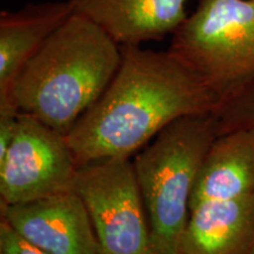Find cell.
<instances>
[{"mask_svg": "<svg viewBox=\"0 0 254 254\" xmlns=\"http://www.w3.org/2000/svg\"><path fill=\"white\" fill-rule=\"evenodd\" d=\"M120 67L66 135L79 165L129 158L171 123L214 113L220 99L170 51L122 46Z\"/></svg>", "mask_w": 254, "mask_h": 254, "instance_id": "1", "label": "cell"}, {"mask_svg": "<svg viewBox=\"0 0 254 254\" xmlns=\"http://www.w3.org/2000/svg\"><path fill=\"white\" fill-rule=\"evenodd\" d=\"M122 60V45L74 12L27 63L9 100L0 105H13L67 135L104 94Z\"/></svg>", "mask_w": 254, "mask_h": 254, "instance_id": "2", "label": "cell"}, {"mask_svg": "<svg viewBox=\"0 0 254 254\" xmlns=\"http://www.w3.org/2000/svg\"><path fill=\"white\" fill-rule=\"evenodd\" d=\"M217 136L213 113L183 117L135 155L133 166L157 254H180L193 189Z\"/></svg>", "mask_w": 254, "mask_h": 254, "instance_id": "3", "label": "cell"}, {"mask_svg": "<svg viewBox=\"0 0 254 254\" xmlns=\"http://www.w3.org/2000/svg\"><path fill=\"white\" fill-rule=\"evenodd\" d=\"M168 51L221 103L254 82V0H200Z\"/></svg>", "mask_w": 254, "mask_h": 254, "instance_id": "4", "label": "cell"}, {"mask_svg": "<svg viewBox=\"0 0 254 254\" xmlns=\"http://www.w3.org/2000/svg\"><path fill=\"white\" fill-rule=\"evenodd\" d=\"M72 190L86 206L100 254H157L129 158L80 165Z\"/></svg>", "mask_w": 254, "mask_h": 254, "instance_id": "5", "label": "cell"}, {"mask_svg": "<svg viewBox=\"0 0 254 254\" xmlns=\"http://www.w3.org/2000/svg\"><path fill=\"white\" fill-rule=\"evenodd\" d=\"M79 166L66 135L19 112L13 139L0 158V205L72 190Z\"/></svg>", "mask_w": 254, "mask_h": 254, "instance_id": "6", "label": "cell"}, {"mask_svg": "<svg viewBox=\"0 0 254 254\" xmlns=\"http://www.w3.org/2000/svg\"><path fill=\"white\" fill-rule=\"evenodd\" d=\"M1 219L28 243L51 254H100L88 212L74 190L0 205Z\"/></svg>", "mask_w": 254, "mask_h": 254, "instance_id": "7", "label": "cell"}, {"mask_svg": "<svg viewBox=\"0 0 254 254\" xmlns=\"http://www.w3.org/2000/svg\"><path fill=\"white\" fill-rule=\"evenodd\" d=\"M75 13L106 31L119 45H140L174 33L189 17V0H69Z\"/></svg>", "mask_w": 254, "mask_h": 254, "instance_id": "8", "label": "cell"}, {"mask_svg": "<svg viewBox=\"0 0 254 254\" xmlns=\"http://www.w3.org/2000/svg\"><path fill=\"white\" fill-rule=\"evenodd\" d=\"M74 13L71 1L30 4L0 14V104L7 103L27 63Z\"/></svg>", "mask_w": 254, "mask_h": 254, "instance_id": "9", "label": "cell"}, {"mask_svg": "<svg viewBox=\"0 0 254 254\" xmlns=\"http://www.w3.org/2000/svg\"><path fill=\"white\" fill-rule=\"evenodd\" d=\"M254 244V193L190 209L180 254H246Z\"/></svg>", "mask_w": 254, "mask_h": 254, "instance_id": "10", "label": "cell"}, {"mask_svg": "<svg viewBox=\"0 0 254 254\" xmlns=\"http://www.w3.org/2000/svg\"><path fill=\"white\" fill-rule=\"evenodd\" d=\"M254 193V127L218 135L200 167L190 208Z\"/></svg>", "mask_w": 254, "mask_h": 254, "instance_id": "11", "label": "cell"}, {"mask_svg": "<svg viewBox=\"0 0 254 254\" xmlns=\"http://www.w3.org/2000/svg\"><path fill=\"white\" fill-rule=\"evenodd\" d=\"M214 117L218 135L254 127V82L222 100Z\"/></svg>", "mask_w": 254, "mask_h": 254, "instance_id": "12", "label": "cell"}, {"mask_svg": "<svg viewBox=\"0 0 254 254\" xmlns=\"http://www.w3.org/2000/svg\"><path fill=\"white\" fill-rule=\"evenodd\" d=\"M0 254H51L28 243L4 219L0 220Z\"/></svg>", "mask_w": 254, "mask_h": 254, "instance_id": "13", "label": "cell"}, {"mask_svg": "<svg viewBox=\"0 0 254 254\" xmlns=\"http://www.w3.org/2000/svg\"><path fill=\"white\" fill-rule=\"evenodd\" d=\"M246 254H254V244L252 246H251V249L249 250V252H247Z\"/></svg>", "mask_w": 254, "mask_h": 254, "instance_id": "14", "label": "cell"}]
</instances>
